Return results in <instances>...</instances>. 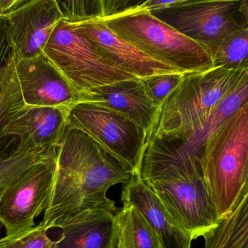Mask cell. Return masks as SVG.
Here are the masks:
<instances>
[{
  "label": "cell",
  "mask_w": 248,
  "mask_h": 248,
  "mask_svg": "<svg viewBox=\"0 0 248 248\" xmlns=\"http://www.w3.org/2000/svg\"><path fill=\"white\" fill-rule=\"evenodd\" d=\"M77 102L95 103L122 113L144 130L146 139L159 110L147 96L141 79L137 78L81 92Z\"/></svg>",
  "instance_id": "14"
},
{
  "label": "cell",
  "mask_w": 248,
  "mask_h": 248,
  "mask_svg": "<svg viewBox=\"0 0 248 248\" xmlns=\"http://www.w3.org/2000/svg\"><path fill=\"white\" fill-rule=\"evenodd\" d=\"M214 67L248 69V29L226 37L213 55Z\"/></svg>",
  "instance_id": "21"
},
{
  "label": "cell",
  "mask_w": 248,
  "mask_h": 248,
  "mask_svg": "<svg viewBox=\"0 0 248 248\" xmlns=\"http://www.w3.org/2000/svg\"><path fill=\"white\" fill-rule=\"evenodd\" d=\"M1 81H2V80H1ZM1 82H0V89H1Z\"/></svg>",
  "instance_id": "32"
},
{
  "label": "cell",
  "mask_w": 248,
  "mask_h": 248,
  "mask_svg": "<svg viewBox=\"0 0 248 248\" xmlns=\"http://www.w3.org/2000/svg\"><path fill=\"white\" fill-rule=\"evenodd\" d=\"M240 10L246 17L248 25V0H242Z\"/></svg>",
  "instance_id": "31"
},
{
  "label": "cell",
  "mask_w": 248,
  "mask_h": 248,
  "mask_svg": "<svg viewBox=\"0 0 248 248\" xmlns=\"http://www.w3.org/2000/svg\"><path fill=\"white\" fill-rule=\"evenodd\" d=\"M123 204L135 207L155 230L163 248H191L192 237L169 214L163 202L134 170L131 179L124 184Z\"/></svg>",
  "instance_id": "15"
},
{
  "label": "cell",
  "mask_w": 248,
  "mask_h": 248,
  "mask_svg": "<svg viewBox=\"0 0 248 248\" xmlns=\"http://www.w3.org/2000/svg\"><path fill=\"white\" fill-rule=\"evenodd\" d=\"M33 1V0H0V15L7 16Z\"/></svg>",
  "instance_id": "29"
},
{
  "label": "cell",
  "mask_w": 248,
  "mask_h": 248,
  "mask_svg": "<svg viewBox=\"0 0 248 248\" xmlns=\"http://www.w3.org/2000/svg\"><path fill=\"white\" fill-rule=\"evenodd\" d=\"M57 149L25 170L6 189L0 200V223L6 235L36 226L34 220L46 210L56 169Z\"/></svg>",
  "instance_id": "10"
},
{
  "label": "cell",
  "mask_w": 248,
  "mask_h": 248,
  "mask_svg": "<svg viewBox=\"0 0 248 248\" xmlns=\"http://www.w3.org/2000/svg\"><path fill=\"white\" fill-rule=\"evenodd\" d=\"M184 74L181 73L157 74L140 78L149 98L160 108L167 96L179 84Z\"/></svg>",
  "instance_id": "25"
},
{
  "label": "cell",
  "mask_w": 248,
  "mask_h": 248,
  "mask_svg": "<svg viewBox=\"0 0 248 248\" xmlns=\"http://www.w3.org/2000/svg\"><path fill=\"white\" fill-rule=\"evenodd\" d=\"M116 214L93 210L61 228L55 248H117Z\"/></svg>",
  "instance_id": "17"
},
{
  "label": "cell",
  "mask_w": 248,
  "mask_h": 248,
  "mask_svg": "<svg viewBox=\"0 0 248 248\" xmlns=\"http://www.w3.org/2000/svg\"><path fill=\"white\" fill-rule=\"evenodd\" d=\"M74 29L109 62L136 78L180 73L150 58L126 41L116 36L101 17L73 23ZM182 74V73H181Z\"/></svg>",
  "instance_id": "12"
},
{
  "label": "cell",
  "mask_w": 248,
  "mask_h": 248,
  "mask_svg": "<svg viewBox=\"0 0 248 248\" xmlns=\"http://www.w3.org/2000/svg\"><path fill=\"white\" fill-rule=\"evenodd\" d=\"M16 61L9 67L0 89V141L3 128L17 112L26 107L16 71Z\"/></svg>",
  "instance_id": "22"
},
{
  "label": "cell",
  "mask_w": 248,
  "mask_h": 248,
  "mask_svg": "<svg viewBox=\"0 0 248 248\" xmlns=\"http://www.w3.org/2000/svg\"><path fill=\"white\" fill-rule=\"evenodd\" d=\"M101 19L116 36L182 74L202 72L214 67L212 55L206 49L149 10L132 9Z\"/></svg>",
  "instance_id": "2"
},
{
  "label": "cell",
  "mask_w": 248,
  "mask_h": 248,
  "mask_svg": "<svg viewBox=\"0 0 248 248\" xmlns=\"http://www.w3.org/2000/svg\"><path fill=\"white\" fill-rule=\"evenodd\" d=\"M67 123L87 133L118 158L138 170L146 135L131 119L100 105L77 102L68 110Z\"/></svg>",
  "instance_id": "9"
},
{
  "label": "cell",
  "mask_w": 248,
  "mask_h": 248,
  "mask_svg": "<svg viewBox=\"0 0 248 248\" xmlns=\"http://www.w3.org/2000/svg\"><path fill=\"white\" fill-rule=\"evenodd\" d=\"M248 102V69L232 91L193 128L157 136L144 146L139 172L143 179L179 174L199 163L210 136Z\"/></svg>",
  "instance_id": "3"
},
{
  "label": "cell",
  "mask_w": 248,
  "mask_h": 248,
  "mask_svg": "<svg viewBox=\"0 0 248 248\" xmlns=\"http://www.w3.org/2000/svg\"><path fill=\"white\" fill-rule=\"evenodd\" d=\"M42 223L20 232L0 239V248H55Z\"/></svg>",
  "instance_id": "23"
},
{
  "label": "cell",
  "mask_w": 248,
  "mask_h": 248,
  "mask_svg": "<svg viewBox=\"0 0 248 248\" xmlns=\"http://www.w3.org/2000/svg\"><path fill=\"white\" fill-rule=\"evenodd\" d=\"M187 0H144L142 3L137 7V10H152L161 7H170ZM132 10V9H131Z\"/></svg>",
  "instance_id": "28"
},
{
  "label": "cell",
  "mask_w": 248,
  "mask_h": 248,
  "mask_svg": "<svg viewBox=\"0 0 248 248\" xmlns=\"http://www.w3.org/2000/svg\"><path fill=\"white\" fill-rule=\"evenodd\" d=\"M246 71L213 67L208 71L184 74L159 108L145 144L157 136L187 131L202 122L232 91Z\"/></svg>",
  "instance_id": "5"
},
{
  "label": "cell",
  "mask_w": 248,
  "mask_h": 248,
  "mask_svg": "<svg viewBox=\"0 0 248 248\" xmlns=\"http://www.w3.org/2000/svg\"><path fill=\"white\" fill-rule=\"evenodd\" d=\"M16 61V50L10 31V22L0 15V82L9 67Z\"/></svg>",
  "instance_id": "26"
},
{
  "label": "cell",
  "mask_w": 248,
  "mask_h": 248,
  "mask_svg": "<svg viewBox=\"0 0 248 248\" xmlns=\"http://www.w3.org/2000/svg\"><path fill=\"white\" fill-rule=\"evenodd\" d=\"M248 159V102L210 136L198 158L220 219L240 195Z\"/></svg>",
  "instance_id": "4"
},
{
  "label": "cell",
  "mask_w": 248,
  "mask_h": 248,
  "mask_svg": "<svg viewBox=\"0 0 248 248\" xmlns=\"http://www.w3.org/2000/svg\"><path fill=\"white\" fill-rule=\"evenodd\" d=\"M202 237L205 248H248V191Z\"/></svg>",
  "instance_id": "18"
},
{
  "label": "cell",
  "mask_w": 248,
  "mask_h": 248,
  "mask_svg": "<svg viewBox=\"0 0 248 248\" xmlns=\"http://www.w3.org/2000/svg\"><path fill=\"white\" fill-rule=\"evenodd\" d=\"M134 171L87 133L67 123L57 147L53 185L41 223L49 230L93 210L117 214L106 194L110 186L126 183Z\"/></svg>",
  "instance_id": "1"
},
{
  "label": "cell",
  "mask_w": 248,
  "mask_h": 248,
  "mask_svg": "<svg viewBox=\"0 0 248 248\" xmlns=\"http://www.w3.org/2000/svg\"><path fill=\"white\" fill-rule=\"evenodd\" d=\"M64 20L77 23L103 17L102 0H56Z\"/></svg>",
  "instance_id": "24"
},
{
  "label": "cell",
  "mask_w": 248,
  "mask_h": 248,
  "mask_svg": "<svg viewBox=\"0 0 248 248\" xmlns=\"http://www.w3.org/2000/svg\"><path fill=\"white\" fill-rule=\"evenodd\" d=\"M6 16L17 59L43 53L55 26L64 19L56 0H33Z\"/></svg>",
  "instance_id": "13"
},
{
  "label": "cell",
  "mask_w": 248,
  "mask_h": 248,
  "mask_svg": "<svg viewBox=\"0 0 248 248\" xmlns=\"http://www.w3.org/2000/svg\"><path fill=\"white\" fill-rule=\"evenodd\" d=\"M56 149L57 147L43 148L19 141L9 153L0 155V200L6 189L25 170L52 154Z\"/></svg>",
  "instance_id": "20"
},
{
  "label": "cell",
  "mask_w": 248,
  "mask_h": 248,
  "mask_svg": "<svg viewBox=\"0 0 248 248\" xmlns=\"http://www.w3.org/2000/svg\"><path fill=\"white\" fill-rule=\"evenodd\" d=\"M144 0H102L103 17L120 14L126 10L137 8Z\"/></svg>",
  "instance_id": "27"
},
{
  "label": "cell",
  "mask_w": 248,
  "mask_h": 248,
  "mask_svg": "<svg viewBox=\"0 0 248 248\" xmlns=\"http://www.w3.org/2000/svg\"><path fill=\"white\" fill-rule=\"evenodd\" d=\"M143 180L193 240L202 237L219 222L218 210L201 169L172 177Z\"/></svg>",
  "instance_id": "8"
},
{
  "label": "cell",
  "mask_w": 248,
  "mask_h": 248,
  "mask_svg": "<svg viewBox=\"0 0 248 248\" xmlns=\"http://www.w3.org/2000/svg\"><path fill=\"white\" fill-rule=\"evenodd\" d=\"M43 53L78 93L136 78L102 57L64 19L55 26Z\"/></svg>",
  "instance_id": "6"
},
{
  "label": "cell",
  "mask_w": 248,
  "mask_h": 248,
  "mask_svg": "<svg viewBox=\"0 0 248 248\" xmlns=\"http://www.w3.org/2000/svg\"><path fill=\"white\" fill-rule=\"evenodd\" d=\"M68 110L59 108L26 106L3 128V138L15 137L36 147H58L67 125Z\"/></svg>",
  "instance_id": "16"
},
{
  "label": "cell",
  "mask_w": 248,
  "mask_h": 248,
  "mask_svg": "<svg viewBox=\"0 0 248 248\" xmlns=\"http://www.w3.org/2000/svg\"><path fill=\"white\" fill-rule=\"evenodd\" d=\"M16 71L26 106L69 110L78 101L79 93L44 53L16 58Z\"/></svg>",
  "instance_id": "11"
},
{
  "label": "cell",
  "mask_w": 248,
  "mask_h": 248,
  "mask_svg": "<svg viewBox=\"0 0 248 248\" xmlns=\"http://www.w3.org/2000/svg\"><path fill=\"white\" fill-rule=\"evenodd\" d=\"M116 223L117 248H163L157 233L133 205L124 204Z\"/></svg>",
  "instance_id": "19"
},
{
  "label": "cell",
  "mask_w": 248,
  "mask_h": 248,
  "mask_svg": "<svg viewBox=\"0 0 248 248\" xmlns=\"http://www.w3.org/2000/svg\"><path fill=\"white\" fill-rule=\"evenodd\" d=\"M241 4L242 0H187L149 11L203 46L213 58L226 37L248 29Z\"/></svg>",
  "instance_id": "7"
},
{
  "label": "cell",
  "mask_w": 248,
  "mask_h": 248,
  "mask_svg": "<svg viewBox=\"0 0 248 248\" xmlns=\"http://www.w3.org/2000/svg\"><path fill=\"white\" fill-rule=\"evenodd\" d=\"M248 191V159L247 166H246V171H245L244 179H243V187H242L241 192H240V195H239L238 198H237V201H236V202H235V204H234V205H235L236 204H237V202H238L239 201H240V200H241L242 198H243V197L245 196V195H246V194L247 193ZM234 206H233V208H234Z\"/></svg>",
  "instance_id": "30"
}]
</instances>
